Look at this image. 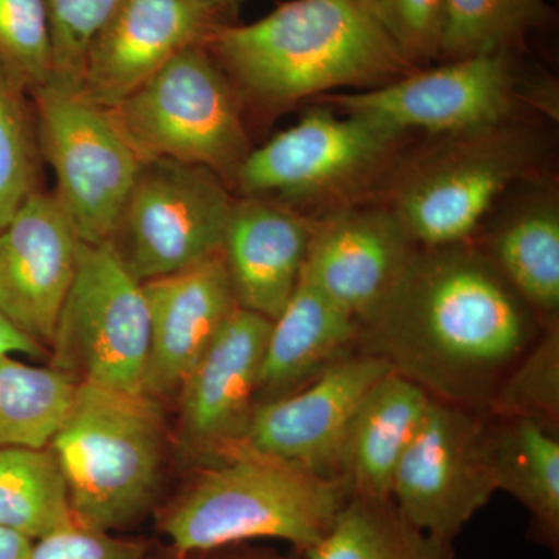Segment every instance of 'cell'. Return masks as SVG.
I'll return each mask as SVG.
<instances>
[{
	"label": "cell",
	"instance_id": "cell-1",
	"mask_svg": "<svg viewBox=\"0 0 559 559\" xmlns=\"http://www.w3.org/2000/svg\"><path fill=\"white\" fill-rule=\"evenodd\" d=\"M530 310L488 255L466 242L419 248L359 323L358 347L432 399L479 406L532 344Z\"/></svg>",
	"mask_w": 559,
	"mask_h": 559
},
{
	"label": "cell",
	"instance_id": "cell-2",
	"mask_svg": "<svg viewBox=\"0 0 559 559\" xmlns=\"http://www.w3.org/2000/svg\"><path fill=\"white\" fill-rule=\"evenodd\" d=\"M207 49L245 110L278 114L342 87L384 86L414 72L371 0H288L250 24H226Z\"/></svg>",
	"mask_w": 559,
	"mask_h": 559
},
{
	"label": "cell",
	"instance_id": "cell-3",
	"mask_svg": "<svg viewBox=\"0 0 559 559\" xmlns=\"http://www.w3.org/2000/svg\"><path fill=\"white\" fill-rule=\"evenodd\" d=\"M349 496L342 479L240 448L194 468L159 525L180 557L255 539L285 540L305 555L329 533Z\"/></svg>",
	"mask_w": 559,
	"mask_h": 559
},
{
	"label": "cell",
	"instance_id": "cell-4",
	"mask_svg": "<svg viewBox=\"0 0 559 559\" xmlns=\"http://www.w3.org/2000/svg\"><path fill=\"white\" fill-rule=\"evenodd\" d=\"M170 440L162 401L79 384L49 444L73 520L112 533L145 516L160 495Z\"/></svg>",
	"mask_w": 559,
	"mask_h": 559
},
{
	"label": "cell",
	"instance_id": "cell-5",
	"mask_svg": "<svg viewBox=\"0 0 559 559\" xmlns=\"http://www.w3.org/2000/svg\"><path fill=\"white\" fill-rule=\"evenodd\" d=\"M106 110L140 159L207 168L231 191L253 148L240 97L205 44L180 51Z\"/></svg>",
	"mask_w": 559,
	"mask_h": 559
},
{
	"label": "cell",
	"instance_id": "cell-6",
	"mask_svg": "<svg viewBox=\"0 0 559 559\" xmlns=\"http://www.w3.org/2000/svg\"><path fill=\"white\" fill-rule=\"evenodd\" d=\"M404 135L369 117L340 116L320 105L250 151L234 194L277 202L304 215L316 205L355 204L352 197L388 171Z\"/></svg>",
	"mask_w": 559,
	"mask_h": 559
},
{
	"label": "cell",
	"instance_id": "cell-7",
	"mask_svg": "<svg viewBox=\"0 0 559 559\" xmlns=\"http://www.w3.org/2000/svg\"><path fill=\"white\" fill-rule=\"evenodd\" d=\"M532 160L528 135L510 123L448 135L403 171L385 207L418 248L463 245Z\"/></svg>",
	"mask_w": 559,
	"mask_h": 559
},
{
	"label": "cell",
	"instance_id": "cell-8",
	"mask_svg": "<svg viewBox=\"0 0 559 559\" xmlns=\"http://www.w3.org/2000/svg\"><path fill=\"white\" fill-rule=\"evenodd\" d=\"M148 355L143 283L109 242L81 241L75 278L51 337L49 366L75 384L142 392Z\"/></svg>",
	"mask_w": 559,
	"mask_h": 559
},
{
	"label": "cell",
	"instance_id": "cell-9",
	"mask_svg": "<svg viewBox=\"0 0 559 559\" xmlns=\"http://www.w3.org/2000/svg\"><path fill=\"white\" fill-rule=\"evenodd\" d=\"M234 200L207 168L142 160L109 245L140 283L175 274L221 252Z\"/></svg>",
	"mask_w": 559,
	"mask_h": 559
},
{
	"label": "cell",
	"instance_id": "cell-10",
	"mask_svg": "<svg viewBox=\"0 0 559 559\" xmlns=\"http://www.w3.org/2000/svg\"><path fill=\"white\" fill-rule=\"evenodd\" d=\"M44 164L53 194L87 245L109 242L142 159L108 110L79 92L47 86L32 95Z\"/></svg>",
	"mask_w": 559,
	"mask_h": 559
},
{
	"label": "cell",
	"instance_id": "cell-11",
	"mask_svg": "<svg viewBox=\"0 0 559 559\" xmlns=\"http://www.w3.org/2000/svg\"><path fill=\"white\" fill-rule=\"evenodd\" d=\"M495 492L491 426L466 407L430 400L393 477L396 509L433 538L454 543Z\"/></svg>",
	"mask_w": 559,
	"mask_h": 559
},
{
	"label": "cell",
	"instance_id": "cell-12",
	"mask_svg": "<svg viewBox=\"0 0 559 559\" xmlns=\"http://www.w3.org/2000/svg\"><path fill=\"white\" fill-rule=\"evenodd\" d=\"M314 102L369 117L403 134L485 131L510 123L516 112L513 53L443 61L374 90L322 95Z\"/></svg>",
	"mask_w": 559,
	"mask_h": 559
},
{
	"label": "cell",
	"instance_id": "cell-13",
	"mask_svg": "<svg viewBox=\"0 0 559 559\" xmlns=\"http://www.w3.org/2000/svg\"><path fill=\"white\" fill-rule=\"evenodd\" d=\"M272 320L238 307L180 385L173 443L189 468L223 462L245 444Z\"/></svg>",
	"mask_w": 559,
	"mask_h": 559
},
{
	"label": "cell",
	"instance_id": "cell-14",
	"mask_svg": "<svg viewBox=\"0 0 559 559\" xmlns=\"http://www.w3.org/2000/svg\"><path fill=\"white\" fill-rule=\"evenodd\" d=\"M390 371L384 359L369 353L342 356L296 392L257 404L241 448L341 479L349 425L367 393Z\"/></svg>",
	"mask_w": 559,
	"mask_h": 559
},
{
	"label": "cell",
	"instance_id": "cell-15",
	"mask_svg": "<svg viewBox=\"0 0 559 559\" xmlns=\"http://www.w3.org/2000/svg\"><path fill=\"white\" fill-rule=\"evenodd\" d=\"M81 240L53 191L33 193L0 230V314L49 352Z\"/></svg>",
	"mask_w": 559,
	"mask_h": 559
},
{
	"label": "cell",
	"instance_id": "cell-16",
	"mask_svg": "<svg viewBox=\"0 0 559 559\" xmlns=\"http://www.w3.org/2000/svg\"><path fill=\"white\" fill-rule=\"evenodd\" d=\"M226 25L194 0H120L92 40L80 95L110 109L189 47Z\"/></svg>",
	"mask_w": 559,
	"mask_h": 559
},
{
	"label": "cell",
	"instance_id": "cell-17",
	"mask_svg": "<svg viewBox=\"0 0 559 559\" xmlns=\"http://www.w3.org/2000/svg\"><path fill=\"white\" fill-rule=\"evenodd\" d=\"M418 249L385 205L355 202L314 216L304 274L360 323L392 293Z\"/></svg>",
	"mask_w": 559,
	"mask_h": 559
},
{
	"label": "cell",
	"instance_id": "cell-18",
	"mask_svg": "<svg viewBox=\"0 0 559 559\" xmlns=\"http://www.w3.org/2000/svg\"><path fill=\"white\" fill-rule=\"evenodd\" d=\"M150 312V355L142 393L176 399L180 385L237 310L223 255L143 283Z\"/></svg>",
	"mask_w": 559,
	"mask_h": 559
},
{
	"label": "cell",
	"instance_id": "cell-19",
	"mask_svg": "<svg viewBox=\"0 0 559 559\" xmlns=\"http://www.w3.org/2000/svg\"><path fill=\"white\" fill-rule=\"evenodd\" d=\"M312 227V216L286 205L235 197L221 255L238 307L278 318L299 283Z\"/></svg>",
	"mask_w": 559,
	"mask_h": 559
},
{
	"label": "cell",
	"instance_id": "cell-20",
	"mask_svg": "<svg viewBox=\"0 0 559 559\" xmlns=\"http://www.w3.org/2000/svg\"><path fill=\"white\" fill-rule=\"evenodd\" d=\"M359 323L301 271L285 310L272 322L257 404L296 392L358 345Z\"/></svg>",
	"mask_w": 559,
	"mask_h": 559
},
{
	"label": "cell",
	"instance_id": "cell-21",
	"mask_svg": "<svg viewBox=\"0 0 559 559\" xmlns=\"http://www.w3.org/2000/svg\"><path fill=\"white\" fill-rule=\"evenodd\" d=\"M430 400L428 392L393 370L371 388L349 425L342 452L341 479L352 495L390 498L396 468Z\"/></svg>",
	"mask_w": 559,
	"mask_h": 559
},
{
	"label": "cell",
	"instance_id": "cell-22",
	"mask_svg": "<svg viewBox=\"0 0 559 559\" xmlns=\"http://www.w3.org/2000/svg\"><path fill=\"white\" fill-rule=\"evenodd\" d=\"M496 487L530 513L536 538L559 549V440L539 423L500 418L491 428Z\"/></svg>",
	"mask_w": 559,
	"mask_h": 559
},
{
	"label": "cell",
	"instance_id": "cell-23",
	"mask_svg": "<svg viewBox=\"0 0 559 559\" xmlns=\"http://www.w3.org/2000/svg\"><path fill=\"white\" fill-rule=\"evenodd\" d=\"M305 559H454L450 540L412 525L392 499L352 495Z\"/></svg>",
	"mask_w": 559,
	"mask_h": 559
},
{
	"label": "cell",
	"instance_id": "cell-24",
	"mask_svg": "<svg viewBox=\"0 0 559 559\" xmlns=\"http://www.w3.org/2000/svg\"><path fill=\"white\" fill-rule=\"evenodd\" d=\"M496 270L532 310L554 318L559 308V212L554 201L535 202L496 234Z\"/></svg>",
	"mask_w": 559,
	"mask_h": 559
},
{
	"label": "cell",
	"instance_id": "cell-25",
	"mask_svg": "<svg viewBox=\"0 0 559 559\" xmlns=\"http://www.w3.org/2000/svg\"><path fill=\"white\" fill-rule=\"evenodd\" d=\"M68 485L47 448H0V527L38 540L73 524Z\"/></svg>",
	"mask_w": 559,
	"mask_h": 559
},
{
	"label": "cell",
	"instance_id": "cell-26",
	"mask_svg": "<svg viewBox=\"0 0 559 559\" xmlns=\"http://www.w3.org/2000/svg\"><path fill=\"white\" fill-rule=\"evenodd\" d=\"M76 389L50 366L0 353V448H47L68 417Z\"/></svg>",
	"mask_w": 559,
	"mask_h": 559
},
{
	"label": "cell",
	"instance_id": "cell-27",
	"mask_svg": "<svg viewBox=\"0 0 559 559\" xmlns=\"http://www.w3.org/2000/svg\"><path fill=\"white\" fill-rule=\"evenodd\" d=\"M549 11L547 0H447L440 60L513 53Z\"/></svg>",
	"mask_w": 559,
	"mask_h": 559
},
{
	"label": "cell",
	"instance_id": "cell-28",
	"mask_svg": "<svg viewBox=\"0 0 559 559\" xmlns=\"http://www.w3.org/2000/svg\"><path fill=\"white\" fill-rule=\"evenodd\" d=\"M44 165L32 95L0 66V230L33 193L44 190Z\"/></svg>",
	"mask_w": 559,
	"mask_h": 559
},
{
	"label": "cell",
	"instance_id": "cell-29",
	"mask_svg": "<svg viewBox=\"0 0 559 559\" xmlns=\"http://www.w3.org/2000/svg\"><path fill=\"white\" fill-rule=\"evenodd\" d=\"M488 404L500 418H527L558 432L559 331L550 325L543 337L511 367Z\"/></svg>",
	"mask_w": 559,
	"mask_h": 559
},
{
	"label": "cell",
	"instance_id": "cell-30",
	"mask_svg": "<svg viewBox=\"0 0 559 559\" xmlns=\"http://www.w3.org/2000/svg\"><path fill=\"white\" fill-rule=\"evenodd\" d=\"M0 66L28 95L53 76L46 0H0Z\"/></svg>",
	"mask_w": 559,
	"mask_h": 559
},
{
	"label": "cell",
	"instance_id": "cell-31",
	"mask_svg": "<svg viewBox=\"0 0 559 559\" xmlns=\"http://www.w3.org/2000/svg\"><path fill=\"white\" fill-rule=\"evenodd\" d=\"M120 0H46L53 76L49 86L79 92L84 60L95 35Z\"/></svg>",
	"mask_w": 559,
	"mask_h": 559
},
{
	"label": "cell",
	"instance_id": "cell-32",
	"mask_svg": "<svg viewBox=\"0 0 559 559\" xmlns=\"http://www.w3.org/2000/svg\"><path fill=\"white\" fill-rule=\"evenodd\" d=\"M447 0H371L374 13L414 69L440 60Z\"/></svg>",
	"mask_w": 559,
	"mask_h": 559
},
{
	"label": "cell",
	"instance_id": "cell-33",
	"mask_svg": "<svg viewBox=\"0 0 559 559\" xmlns=\"http://www.w3.org/2000/svg\"><path fill=\"white\" fill-rule=\"evenodd\" d=\"M31 559H146L138 543L79 522L33 543Z\"/></svg>",
	"mask_w": 559,
	"mask_h": 559
},
{
	"label": "cell",
	"instance_id": "cell-34",
	"mask_svg": "<svg viewBox=\"0 0 559 559\" xmlns=\"http://www.w3.org/2000/svg\"><path fill=\"white\" fill-rule=\"evenodd\" d=\"M0 353H10V355L27 356L33 359L49 358V352L40 347L21 334L20 331L10 325L9 320L0 314Z\"/></svg>",
	"mask_w": 559,
	"mask_h": 559
},
{
	"label": "cell",
	"instance_id": "cell-35",
	"mask_svg": "<svg viewBox=\"0 0 559 559\" xmlns=\"http://www.w3.org/2000/svg\"><path fill=\"white\" fill-rule=\"evenodd\" d=\"M182 559H305L304 555L296 551L294 555H280L277 551L249 549L237 546L221 547V549L204 551V554L187 555Z\"/></svg>",
	"mask_w": 559,
	"mask_h": 559
},
{
	"label": "cell",
	"instance_id": "cell-36",
	"mask_svg": "<svg viewBox=\"0 0 559 559\" xmlns=\"http://www.w3.org/2000/svg\"><path fill=\"white\" fill-rule=\"evenodd\" d=\"M33 543L27 536L0 527V559H31Z\"/></svg>",
	"mask_w": 559,
	"mask_h": 559
},
{
	"label": "cell",
	"instance_id": "cell-37",
	"mask_svg": "<svg viewBox=\"0 0 559 559\" xmlns=\"http://www.w3.org/2000/svg\"><path fill=\"white\" fill-rule=\"evenodd\" d=\"M218 14L226 24H234L240 16L242 0H194Z\"/></svg>",
	"mask_w": 559,
	"mask_h": 559
}]
</instances>
